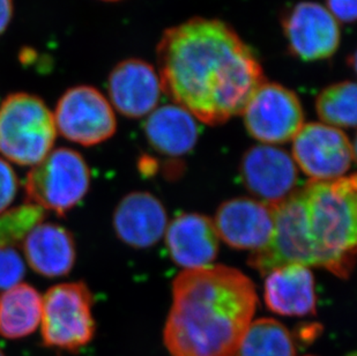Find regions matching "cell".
<instances>
[{
  "label": "cell",
  "instance_id": "1",
  "mask_svg": "<svg viewBox=\"0 0 357 356\" xmlns=\"http://www.w3.org/2000/svg\"><path fill=\"white\" fill-rule=\"evenodd\" d=\"M156 61L162 91L208 125L242 114L266 81L252 49L219 19L196 17L165 29Z\"/></svg>",
  "mask_w": 357,
  "mask_h": 356
},
{
  "label": "cell",
  "instance_id": "2",
  "mask_svg": "<svg viewBox=\"0 0 357 356\" xmlns=\"http://www.w3.org/2000/svg\"><path fill=\"white\" fill-rule=\"evenodd\" d=\"M272 209L273 234L266 246L251 253V267L266 276L298 264L347 279L356 253V176L310 179Z\"/></svg>",
  "mask_w": 357,
  "mask_h": 356
},
{
  "label": "cell",
  "instance_id": "3",
  "mask_svg": "<svg viewBox=\"0 0 357 356\" xmlns=\"http://www.w3.org/2000/svg\"><path fill=\"white\" fill-rule=\"evenodd\" d=\"M257 306L256 287L239 269H184L172 283L165 347L172 356H235Z\"/></svg>",
  "mask_w": 357,
  "mask_h": 356
},
{
  "label": "cell",
  "instance_id": "4",
  "mask_svg": "<svg viewBox=\"0 0 357 356\" xmlns=\"http://www.w3.org/2000/svg\"><path fill=\"white\" fill-rule=\"evenodd\" d=\"M54 114L36 95L14 93L0 105V154L20 165H36L51 151Z\"/></svg>",
  "mask_w": 357,
  "mask_h": 356
},
{
  "label": "cell",
  "instance_id": "5",
  "mask_svg": "<svg viewBox=\"0 0 357 356\" xmlns=\"http://www.w3.org/2000/svg\"><path fill=\"white\" fill-rule=\"evenodd\" d=\"M89 186L91 170L84 156L70 148H57L28 174L26 200L61 216L78 205Z\"/></svg>",
  "mask_w": 357,
  "mask_h": 356
},
{
  "label": "cell",
  "instance_id": "6",
  "mask_svg": "<svg viewBox=\"0 0 357 356\" xmlns=\"http://www.w3.org/2000/svg\"><path fill=\"white\" fill-rule=\"evenodd\" d=\"M93 297L86 283H59L43 297L42 341L44 346L78 352L95 334Z\"/></svg>",
  "mask_w": 357,
  "mask_h": 356
},
{
  "label": "cell",
  "instance_id": "7",
  "mask_svg": "<svg viewBox=\"0 0 357 356\" xmlns=\"http://www.w3.org/2000/svg\"><path fill=\"white\" fill-rule=\"evenodd\" d=\"M249 135L265 144H284L304 125L303 105L295 91L265 81L243 111Z\"/></svg>",
  "mask_w": 357,
  "mask_h": 356
},
{
  "label": "cell",
  "instance_id": "8",
  "mask_svg": "<svg viewBox=\"0 0 357 356\" xmlns=\"http://www.w3.org/2000/svg\"><path fill=\"white\" fill-rule=\"evenodd\" d=\"M54 119L65 139L87 147L108 140L117 130L110 102L91 86H75L65 91L56 105Z\"/></svg>",
  "mask_w": 357,
  "mask_h": 356
},
{
  "label": "cell",
  "instance_id": "9",
  "mask_svg": "<svg viewBox=\"0 0 357 356\" xmlns=\"http://www.w3.org/2000/svg\"><path fill=\"white\" fill-rule=\"evenodd\" d=\"M294 161L311 181L344 177L355 160L354 146L340 128L304 124L293 139Z\"/></svg>",
  "mask_w": 357,
  "mask_h": 356
},
{
  "label": "cell",
  "instance_id": "10",
  "mask_svg": "<svg viewBox=\"0 0 357 356\" xmlns=\"http://www.w3.org/2000/svg\"><path fill=\"white\" fill-rule=\"evenodd\" d=\"M281 24L290 54L301 61H325L340 47V24L321 3H295L284 12Z\"/></svg>",
  "mask_w": 357,
  "mask_h": 356
},
{
  "label": "cell",
  "instance_id": "11",
  "mask_svg": "<svg viewBox=\"0 0 357 356\" xmlns=\"http://www.w3.org/2000/svg\"><path fill=\"white\" fill-rule=\"evenodd\" d=\"M245 188L257 200L273 206L296 190L298 170L293 156L272 144L250 148L241 162Z\"/></svg>",
  "mask_w": 357,
  "mask_h": 356
},
{
  "label": "cell",
  "instance_id": "12",
  "mask_svg": "<svg viewBox=\"0 0 357 356\" xmlns=\"http://www.w3.org/2000/svg\"><path fill=\"white\" fill-rule=\"evenodd\" d=\"M213 222L219 239L228 246L257 251L273 234V209L257 199H230L220 206Z\"/></svg>",
  "mask_w": 357,
  "mask_h": 356
},
{
  "label": "cell",
  "instance_id": "13",
  "mask_svg": "<svg viewBox=\"0 0 357 356\" xmlns=\"http://www.w3.org/2000/svg\"><path fill=\"white\" fill-rule=\"evenodd\" d=\"M110 105L123 116H149L159 105L162 87L159 73L147 61L131 58L116 65L108 77Z\"/></svg>",
  "mask_w": 357,
  "mask_h": 356
},
{
  "label": "cell",
  "instance_id": "14",
  "mask_svg": "<svg viewBox=\"0 0 357 356\" xmlns=\"http://www.w3.org/2000/svg\"><path fill=\"white\" fill-rule=\"evenodd\" d=\"M165 236L170 257L184 269L208 267L219 252L215 225L206 215H178L168 223Z\"/></svg>",
  "mask_w": 357,
  "mask_h": 356
},
{
  "label": "cell",
  "instance_id": "15",
  "mask_svg": "<svg viewBox=\"0 0 357 356\" xmlns=\"http://www.w3.org/2000/svg\"><path fill=\"white\" fill-rule=\"evenodd\" d=\"M168 215L165 206L149 192H131L121 199L114 213L119 239L133 248L155 246L165 236Z\"/></svg>",
  "mask_w": 357,
  "mask_h": 356
},
{
  "label": "cell",
  "instance_id": "16",
  "mask_svg": "<svg viewBox=\"0 0 357 356\" xmlns=\"http://www.w3.org/2000/svg\"><path fill=\"white\" fill-rule=\"evenodd\" d=\"M265 302L281 316H307L316 313V289L310 267L291 264L267 273Z\"/></svg>",
  "mask_w": 357,
  "mask_h": 356
},
{
  "label": "cell",
  "instance_id": "17",
  "mask_svg": "<svg viewBox=\"0 0 357 356\" xmlns=\"http://www.w3.org/2000/svg\"><path fill=\"white\" fill-rule=\"evenodd\" d=\"M24 251L31 269L49 278L68 274L77 257L71 232L54 223L34 225L24 236Z\"/></svg>",
  "mask_w": 357,
  "mask_h": 356
},
{
  "label": "cell",
  "instance_id": "18",
  "mask_svg": "<svg viewBox=\"0 0 357 356\" xmlns=\"http://www.w3.org/2000/svg\"><path fill=\"white\" fill-rule=\"evenodd\" d=\"M146 138L155 151L181 156L192 151L198 140L196 118L177 105L156 107L146 119Z\"/></svg>",
  "mask_w": 357,
  "mask_h": 356
},
{
  "label": "cell",
  "instance_id": "19",
  "mask_svg": "<svg viewBox=\"0 0 357 356\" xmlns=\"http://www.w3.org/2000/svg\"><path fill=\"white\" fill-rule=\"evenodd\" d=\"M43 299L38 289L19 283L0 295V334L7 339H21L38 329Z\"/></svg>",
  "mask_w": 357,
  "mask_h": 356
},
{
  "label": "cell",
  "instance_id": "20",
  "mask_svg": "<svg viewBox=\"0 0 357 356\" xmlns=\"http://www.w3.org/2000/svg\"><path fill=\"white\" fill-rule=\"evenodd\" d=\"M293 336L286 326L272 318L252 320L235 356H295Z\"/></svg>",
  "mask_w": 357,
  "mask_h": 356
},
{
  "label": "cell",
  "instance_id": "21",
  "mask_svg": "<svg viewBox=\"0 0 357 356\" xmlns=\"http://www.w3.org/2000/svg\"><path fill=\"white\" fill-rule=\"evenodd\" d=\"M318 117L324 124L337 128L356 125V84L340 81L320 91L316 100Z\"/></svg>",
  "mask_w": 357,
  "mask_h": 356
},
{
  "label": "cell",
  "instance_id": "22",
  "mask_svg": "<svg viewBox=\"0 0 357 356\" xmlns=\"http://www.w3.org/2000/svg\"><path fill=\"white\" fill-rule=\"evenodd\" d=\"M26 274V265L20 253L12 246H0V290L19 285Z\"/></svg>",
  "mask_w": 357,
  "mask_h": 356
},
{
  "label": "cell",
  "instance_id": "23",
  "mask_svg": "<svg viewBox=\"0 0 357 356\" xmlns=\"http://www.w3.org/2000/svg\"><path fill=\"white\" fill-rule=\"evenodd\" d=\"M17 192V175L13 168L3 158H0V214L12 205Z\"/></svg>",
  "mask_w": 357,
  "mask_h": 356
},
{
  "label": "cell",
  "instance_id": "24",
  "mask_svg": "<svg viewBox=\"0 0 357 356\" xmlns=\"http://www.w3.org/2000/svg\"><path fill=\"white\" fill-rule=\"evenodd\" d=\"M326 8L341 24H354L356 20V0H326Z\"/></svg>",
  "mask_w": 357,
  "mask_h": 356
},
{
  "label": "cell",
  "instance_id": "25",
  "mask_svg": "<svg viewBox=\"0 0 357 356\" xmlns=\"http://www.w3.org/2000/svg\"><path fill=\"white\" fill-rule=\"evenodd\" d=\"M13 13V0H0V35L6 31Z\"/></svg>",
  "mask_w": 357,
  "mask_h": 356
},
{
  "label": "cell",
  "instance_id": "26",
  "mask_svg": "<svg viewBox=\"0 0 357 356\" xmlns=\"http://www.w3.org/2000/svg\"><path fill=\"white\" fill-rule=\"evenodd\" d=\"M101 1H107V3H116V1H121V0H101Z\"/></svg>",
  "mask_w": 357,
  "mask_h": 356
},
{
  "label": "cell",
  "instance_id": "27",
  "mask_svg": "<svg viewBox=\"0 0 357 356\" xmlns=\"http://www.w3.org/2000/svg\"><path fill=\"white\" fill-rule=\"evenodd\" d=\"M0 356H5V354L3 353V350H0Z\"/></svg>",
  "mask_w": 357,
  "mask_h": 356
}]
</instances>
